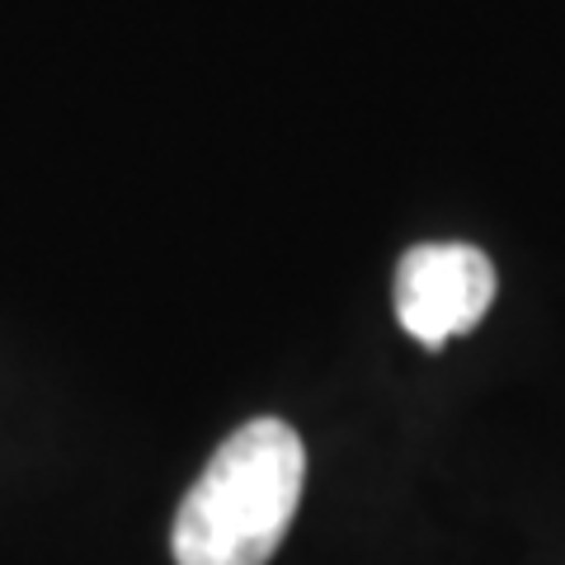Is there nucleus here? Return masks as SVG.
I'll use <instances>...</instances> for the list:
<instances>
[{
  "label": "nucleus",
  "mask_w": 565,
  "mask_h": 565,
  "mask_svg": "<svg viewBox=\"0 0 565 565\" xmlns=\"http://www.w3.org/2000/svg\"><path fill=\"white\" fill-rule=\"evenodd\" d=\"M307 448L292 424L250 419L212 452L174 514V565H269L292 527Z\"/></svg>",
  "instance_id": "1"
},
{
  "label": "nucleus",
  "mask_w": 565,
  "mask_h": 565,
  "mask_svg": "<svg viewBox=\"0 0 565 565\" xmlns=\"http://www.w3.org/2000/svg\"><path fill=\"white\" fill-rule=\"evenodd\" d=\"M494 302V264L467 241L411 245L396 264V321L424 349H444L481 326Z\"/></svg>",
  "instance_id": "2"
}]
</instances>
